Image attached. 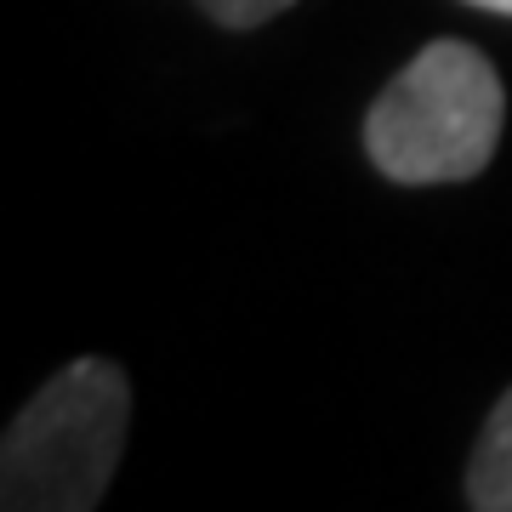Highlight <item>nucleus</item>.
<instances>
[{"instance_id":"1","label":"nucleus","mask_w":512,"mask_h":512,"mask_svg":"<svg viewBox=\"0 0 512 512\" xmlns=\"http://www.w3.org/2000/svg\"><path fill=\"white\" fill-rule=\"evenodd\" d=\"M507 126L501 74L467 40H433L365 114L370 165L387 183H467L495 160Z\"/></svg>"},{"instance_id":"2","label":"nucleus","mask_w":512,"mask_h":512,"mask_svg":"<svg viewBox=\"0 0 512 512\" xmlns=\"http://www.w3.org/2000/svg\"><path fill=\"white\" fill-rule=\"evenodd\" d=\"M131 382L109 359H74L18 410L0 444L6 512H92L114 484Z\"/></svg>"},{"instance_id":"3","label":"nucleus","mask_w":512,"mask_h":512,"mask_svg":"<svg viewBox=\"0 0 512 512\" xmlns=\"http://www.w3.org/2000/svg\"><path fill=\"white\" fill-rule=\"evenodd\" d=\"M467 507L473 512H512V387L490 410L484 433L467 461Z\"/></svg>"},{"instance_id":"4","label":"nucleus","mask_w":512,"mask_h":512,"mask_svg":"<svg viewBox=\"0 0 512 512\" xmlns=\"http://www.w3.org/2000/svg\"><path fill=\"white\" fill-rule=\"evenodd\" d=\"M285 6H296V0H200V12L222 29H256V23L279 18Z\"/></svg>"},{"instance_id":"5","label":"nucleus","mask_w":512,"mask_h":512,"mask_svg":"<svg viewBox=\"0 0 512 512\" xmlns=\"http://www.w3.org/2000/svg\"><path fill=\"white\" fill-rule=\"evenodd\" d=\"M467 6H484V12H501V18H512V0H467Z\"/></svg>"}]
</instances>
